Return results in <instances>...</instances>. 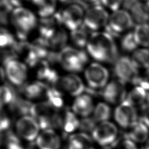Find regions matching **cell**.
Instances as JSON below:
<instances>
[{
	"label": "cell",
	"mask_w": 149,
	"mask_h": 149,
	"mask_svg": "<svg viewBox=\"0 0 149 149\" xmlns=\"http://www.w3.org/2000/svg\"><path fill=\"white\" fill-rule=\"evenodd\" d=\"M113 116L117 125L125 129H130L140 120L138 108L125 100L116 107Z\"/></svg>",
	"instance_id": "6"
},
{
	"label": "cell",
	"mask_w": 149,
	"mask_h": 149,
	"mask_svg": "<svg viewBox=\"0 0 149 149\" xmlns=\"http://www.w3.org/2000/svg\"><path fill=\"white\" fill-rule=\"evenodd\" d=\"M41 18L48 17L55 14L56 0H31Z\"/></svg>",
	"instance_id": "23"
},
{
	"label": "cell",
	"mask_w": 149,
	"mask_h": 149,
	"mask_svg": "<svg viewBox=\"0 0 149 149\" xmlns=\"http://www.w3.org/2000/svg\"><path fill=\"white\" fill-rule=\"evenodd\" d=\"M127 138L139 145H144L149 139V128L140 120L129 129Z\"/></svg>",
	"instance_id": "18"
},
{
	"label": "cell",
	"mask_w": 149,
	"mask_h": 149,
	"mask_svg": "<svg viewBox=\"0 0 149 149\" xmlns=\"http://www.w3.org/2000/svg\"><path fill=\"white\" fill-rule=\"evenodd\" d=\"M131 58L138 69L149 68V48L139 47L132 53Z\"/></svg>",
	"instance_id": "26"
},
{
	"label": "cell",
	"mask_w": 149,
	"mask_h": 149,
	"mask_svg": "<svg viewBox=\"0 0 149 149\" xmlns=\"http://www.w3.org/2000/svg\"><path fill=\"white\" fill-rule=\"evenodd\" d=\"M52 87L62 93L65 92L76 97L82 94L86 90L83 81L75 74L59 77Z\"/></svg>",
	"instance_id": "11"
},
{
	"label": "cell",
	"mask_w": 149,
	"mask_h": 149,
	"mask_svg": "<svg viewBox=\"0 0 149 149\" xmlns=\"http://www.w3.org/2000/svg\"><path fill=\"white\" fill-rule=\"evenodd\" d=\"M104 149H110V148H107V147H105V148H104Z\"/></svg>",
	"instance_id": "48"
},
{
	"label": "cell",
	"mask_w": 149,
	"mask_h": 149,
	"mask_svg": "<svg viewBox=\"0 0 149 149\" xmlns=\"http://www.w3.org/2000/svg\"><path fill=\"white\" fill-rule=\"evenodd\" d=\"M88 61L87 54L83 51L72 47H65L58 53L57 61L67 71H81Z\"/></svg>",
	"instance_id": "3"
},
{
	"label": "cell",
	"mask_w": 149,
	"mask_h": 149,
	"mask_svg": "<svg viewBox=\"0 0 149 149\" xmlns=\"http://www.w3.org/2000/svg\"><path fill=\"white\" fill-rule=\"evenodd\" d=\"M33 104L30 101L17 97L15 101L9 107L10 109L21 116L30 115Z\"/></svg>",
	"instance_id": "29"
},
{
	"label": "cell",
	"mask_w": 149,
	"mask_h": 149,
	"mask_svg": "<svg viewBox=\"0 0 149 149\" xmlns=\"http://www.w3.org/2000/svg\"><path fill=\"white\" fill-rule=\"evenodd\" d=\"M147 104H148V107H149V92H148V98H147Z\"/></svg>",
	"instance_id": "46"
},
{
	"label": "cell",
	"mask_w": 149,
	"mask_h": 149,
	"mask_svg": "<svg viewBox=\"0 0 149 149\" xmlns=\"http://www.w3.org/2000/svg\"><path fill=\"white\" fill-rule=\"evenodd\" d=\"M80 120L72 111H66L62 115V128L66 134H70L79 129Z\"/></svg>",
	"instance_id": "24"
},
{
	"label": "cell",
	"mask_w": 149,
	"mask_h": 149,
	"mask_svg": "<svg viewBox=\"0 0 149 149\" xmlns=\"http://www.w3.org/2000/svg\"><path fill=\"white\" fill-rule=\"evenodd\" d=\"M140 120L149 128V107L144 109L141 114Z\"/></svg>",
	"instance_id": "41"
},
{
	"label": "cell",
	"mask_w": 149,
	"mask_h": 149,
	"mask_svg": "<svg viewBox=\"0 0 149 149\" xmlns=\"http://www.w3.org/2000/svg\"><path fill=\"white\" fill-rule=\"evenodd\" d=\"M148 91L139 85L135 86L127 94L126 100L136 108L143 107L147 104Z\"/></svg>",
	"instance_id": "21"
},
{
	"label": "cell",
	"mask_w": 149,
	"mask_h": 149,
	"mask_svg": "<svg viewBox=\"0 0 149 149\" xmlns=\"http://www.w3.org/2000/svg\"><path fill=\"white\" fill-rule=\"evenodd\" d=\"M93 114V117L98 123L108 121L111 116V109L108 104L99 102L95 106Z\"/></svg>",
	"instance_id": "28"
},
{
	"label": "cell",
	"mask_w": 149,
	"mask_h": 149,
	"mask_svg": "<svg viewBox=\"0 0 149 149\" xmlns=\"http://www.w3.org/2000/svg\"><path fill=\"white\" fill-rule=\"evenodd\" d=\"M139 47L149 48V24H137L133 31Z\"/></svg>",
	"instance_id": "25"
},
{
	"label": "cell",
	"mask_w": 149,
	"mask_h": 149,
	"mask_svg": "<svg viewBox=\"0 0 149 149\" xmlns=\"http://www.w3.org/2000/svg\"><path fill=\"white\" fill-rule=\"evenodd\" d=\"M109 16L107 11L101 5L88 8L84 15V26L86 29L96 31L106 27Z\"/></svg>",
	"instance_id": "9"
},
{
	"label": "cell",
	"mask_w": 149,
	"mask_h": 149,
	"mask_svg": "<svg viewBox=\"0 0 149 149\" xmlns=\"http://www.w3.org/2000/svg\"><path fill=\"white\" fill-rule=\"evenodd\" d=\"M67 39L68 36L65 30L59 26L52 33L45 41L51 49L61 51L66 47Z\"/></svg>",
	"instance_id": "20"
},
{
	"label": "cell",
	"mask_w": 149,
	"mask_h": 149,
	"mask_svg": "<svg viewBox=\"0 0 149 149\" xmlns=\"http://www.w3.org/2000/svg\"><path fill=\"white\" fill-rule=\"evenodd\" d=\"M62 93L54 88L49 87L46 97V101L53 108L58 110L63 105V100L62 97Z\"/></svg>",
	"instance_id": "31"
},
{
	"label": "cell",
	"mask_w": 149,
	"mask_h": 149,
	"mask_svg": "<svg viewBox=\"0 0 149 149\" xmlns=\"http://www.w3.org/2000/svg\"><path fill=\"white\" fill-rule=\"evenodd\" d=\"M3 65L5 75L12 84L16 86L24 85L27 77V68L23 62L15 58Z\"/></svg>",
	"instance_id": "13"
},
{
	"label": "cell",
	"mask_w": 149,
	"mask_h": 149,
	"mask_svg": "<svg viewBox=\"0 0 149 149\" xmlns=\"http://www.w3.org/2000/svg\"><path fill=\"white\" fill-rule=\"evenodd\" d=\"M10 20L16 30L18 38L24 41L27 34L36 26L37 20L34 14L23 7L14 9L10 15Z\"/></svg>",
	"instance_id": "2"
},
{
	"label": "cell",
	"mask_w": 149,
	"mask_h": 149,
	"mask_svg": "<svg viewBox=\"0 0 149 149\" xmlns=\"http://www.w3.org/2000/svg\"><path fill=\"white\" fill-rule=\"evenodd\" d=\"M127 94L125 83L118 79L108 83L102 91V97L107 102L117 105L126 100Z\"/></svg>",
	"instance_id": "14"
},
{
	"label": "cell",
	"mask_w": 149,
	"mask_h": 149,
	"mask_svg": "<svg viewBox=\"0 0 149 149\" xmlns=\"http://www.w3.org/2000/svg\"><path fill=\"white\" fill-rule=\"evenodd\" d=\"M77 3L81 5L84 8H87L88 6L90 8L94 5H101L100 0H79Z\"/></svg>",
	"instance_id": "40"
},
{
	"label": "cell",
	"mask_w": 149,
	"mask_h": 149,
	"mask_svg": "<svg viewBox=\"0 0 149 149\" xmlns=\"http://www.w3.org/2000/svg\"><path fill=\"white\" fill-rule=\"evenodd\" d=\"M17 44L14 36L6 29L1 28L0 31V46L3 49H13Z\"/></svg>",
	"instance_id": "33"
},
{
	"label": "cell",
	"mask_w": 149,
	"mask_h": 149,
	"mask_svg": "<svg viewBox=\"0 0 149 149\" xmlns=\"http://www.w3.org/2000/svg\"><path fill=\"white\" fill-rule=\"evenodd\" d=\"M11 121L9 115L1 109V123H0V127H1V133H4L9 130L10 127Z\"/></svg>",
	"instance_id": "37"
},
{
	"label": "cell",
	"mask_w": 149,
	"mask_h": 149,
	"mask_svg": "<svg viewBox=\"0 0 149 149\" xmlns=\"http://www.w3.org/2000/svg\"><path fill=\"white\" fill-rule=\"evenodd\" d=\"M15 127L17 136L30 142L36 140L41 130L37 121L31 115L20 117L16 121Z\"/></svg>",
	"instance_id": "10"
},
{
	"label": "cell",
	"mask_w": 149,
	"mask_h": 149,
	"mask_svg": "<svg viewBox=\"0 0 149 149\" xmlns=\"http://www.w3.org/2000/svg\"><path fill=\"white\" fill-rule=\"evenodd\" d=\"M83 9L81 5L74 3L58 12L61 24L71 31L81 27L83 24L85 15Z\"/></svg>",
	"instance_id": "5"
},
{
	"label": "cell",
	"mask_w": 149,
	"mask_h": 149,
	"mask_svg": "<svg viewBox=\"0 0 149 149\" xmlns=\"http://www.w3.org/2000/svg\"><path fill=\"white\" fill-rule=\"evenodd\" d=\"M49 87L41 81H33L23 86V94L28 100H46L47 94Z\"/></svg>",
	"instance_id": "17"
},
{
	"label": "cell",
	"mask_w": 149,
	"mask_h": 149,
	"mask_svg": "<svg viewBox=\"0 0 149 149\" xmlns=\"http://www.w3.org/2000/svg\"><path fill=\"white\" fill-rule=\"evenodd\" d=\"M86 48L89 55L99 62L114 63L119 58L114 37L106 31L92 33Z\"/></svg>",
	"instance_id": "1"
},
{
	"label": "cell",
	"mask_w": 149,
	"mask_h": 149,
	"mask_svg": "<svg viewBox=\"0 0 149 149\" xmlns=\"http://www.w3.org/2000/svg\"><path fill=\"white\" fill-rule=\"evenodd\" d=\"M86 28L81 27L71 31L70 38L73 43L78 48H83L87 46L89 37Z\"/></svg>",
	"instance_id": "30"
},
{
	"label": "cell",
	"mask_w": 149,
	"mask_h": 149,
	"mask_svg": "<svg viewBox=\"0 0 149 149\" xmlns=\"http://www.w3.org/2000/svg\"><path fill=\"white\" fill-rule=\"evenodd\" d=\"M93 139L84 133H79L69 137L68 149H94Z\"/></svg>",
	"instance_id": "19"
},
{
	"label": "cell",
	"mask_w": 149,
	"mask_h": 149,
	"mask_svg": "<svg viewBox=\"0 0 149 149\" xmlns=\"http://www.w3.org/2000/svg\"><path fill=\"white\" fill-rule=\"evenodd\" d=\"M84 76L91 89H100L104 88L108 84L109 72L104 66L94 62L86 69Z\"/></svg>",
	"instance_id": "12"
},
{
	"label": "cell",
	"mask_w": 149,
	"mask_h": 149,
	"mask_svg": "<svg viewBox=\"0 0 149 149\" xmlns=\"http://www.w3.org/2000/svg\"><path fill=\"white\" fill-rule=\"evenodd\" d=\"M118 134L117 126L108 120L98 123L91 134L93 140L97 144L107 147L116 142Z\"/></svg>",
	"instance_id": "7"
},
{
	"label": "cell",
	"mask_w": 149,
	"mask_h": 149,
	"mask_svg": "<svg viewBox=\"0 0 149 149\" xmlns=\"http://www.w3.org/2000/svg\"><path fill=\"white\" fill-rule=\"evenodd\" d=\"M123 1L124 0H100L101 5L112 10L113 12L120 9V7L123 3Z\"/></svg>",
	"instance_id": "38"
},
{
	"label": "cell",
	"mask_w": 149,
	"mask_h": 149,
	"mask_svg": "<svg viewBox=\"0 0 149 149\" xmlns=\"http://www.w3.org/2000/svg\"><path fill=\"white\" fill-rule=\"evenodd\" d=\"M36 144L38 149H60L61 140L54 129H46L40 132Z\"/></svg>",
	"instance_id": "15"
},
{
	"label": "cell",
	"mask_w": 149,
	"mask_h": 149,
	"mask_svg": "<svg viewBox=\"0 0 149 149\" xmlns=\"http://www.w3.org/2000/svg\"><path fill=\"white\" fill-rule=\"evenodd\" d=\"M10 3L13 6L16 8L22 7V6L30 0H9Z\"/></svg>",
	"instance_id": "42"
},
{
	"label": "cell",
	"mask_w": 149,
	"mask_h": 149,
	"mask_svg": "<svg viewBox=\"0 0 149 149\" xmlns=\"http://www.w3.org/2000/svg\"><path fill=\"white\" fill-rule=\"evenodd\" d=\"M2 137H3L2 141L4 142L6 149H24L20 139V138L17 134H15L11 130L4 133Z\"/></svg>",
	"instance_id": "32"
},
{
	"label": "cell",
	"mask_w": 149,
	"mask_h": 149,
	"mask_svg": "<svg viewBox=\"0 0 149 149\" xmlns=\"http://www.w3.org/2000/svg\"><path fill=\"white\" fill-rule=\"evenodd\" d=\"M97 123V122L95 121L93 117L88 116L83 118V119L80 120L79 129H80L82 133H84L88 134V133L89 132L91 134L93 130L98 124Z\"/></svg>",
	"instance_id": "35"
},
{
	"label": "cell",
	"mask_w": 149,
	"mask_h": 149,
	"mask_svg": "<svg viewBox=\"0 0 149 149\" xmlns=\"http://www.w3.org/2000/svg\"><path fill=\"white\" fill-rule=\"evenodd\" d=\"M135 85H139L149 92V68L144 69L141 76L137 79Z\"/></svg>",
	"instance_id": "36"
},
{
	"label": "cell",
	"mask_w": 149,
	"mask_h": 149,
	"mask_svg": "<svg viewBox=\"0 0 149 149\" xmlns=\"http://www.w3.org/2000/svg\"><path fill=\"white\" fill-rule=\"evenodd\" d=\"M134 24V22L129 11L120 9L113 12L109 16L105 30L113 37H116L127 31Z\"/></svg>",
	"instance_id": "4"
},
{
	"label": "cell",
	"mask_w": 149,
	"mask_h": 149,
	"mask_svg": "<svg viewBox=\"0 0 149 149\" xmlns=\"http://www.w3.org/2000/svg\"><path fill=\"white\" fill-rule=\"evenodd\" d=\"M144 149H149V139L144 144Z\"/></svg>",
	"instance_id": "43"
},
{
	"label": "cell",
	"mask_w": 149,
	"mask_h": 149,
	"mask_svg": "<svg viewBox=\"0 0 149 149\" xmlns=\"http://www.w3.org/2000/svg\"><path fill=\"white\" fill-rule=\"evenodd\" d=\"M129 12L137 24L148 23L149 20V10L144 2L137 1L132 3L129 6Z\"/></svg>",
	"instance_id": "22"
},
{
	"label": "cell",
	"mask_w": 149,
	"mask_h": 149,
	"mask_svg": "<svg viewBox=\"0 0 149 149\" xmlns=\"http://www.w3.org/2000/svg\"><path fill=\"white\" fill-rule=\"evenodd\" d=\"M138 69L132 58L127 56L119 57L114 63V74L118 80L125 84L136 82L139 77Z\"/></svg>",
	"instance_id": "8"
},
{
	"label": "cell",
	"mask_w": 149,
	"mask_h": 149,
	"mask_svg": "<svg viewBox=\"0 0 149 149\" xmlns=\"http://www.w3.org/2000/svg\"><path fill=\"white\" fill-rule=\"evenodd\" d=\"M17 98L13 87L9 83H4L1 87V106L10 107Z\"/></svg>",
	"instance_id": "27"
},
{
	"label": "cell",
	"mask_w": 149,
	"mask_h": 149,
	"mask_svg": "<svg viewBox=\"0 0 149 149\" xmlns=\"http://www.w3.org/2000/svg\"><path fill=\"white\" fill-rule=\"evenodd\" d=\"M144 3H145V5H146V7H147V9L149 10V0H148V1H146V2H144Z\"/></svg>",
	"instance_id": "45"
},
{
	"label": "cell",
	"mask_w": 149,
	"mask_h": 149,
	"mask_svg": "<svg viewBox=\"0 0 149 149\" xmlns=\"http://www.w3.org/2000/svg\"><path fill=\"white\" fill-rule=\"evenodd\" d=\"M64 2H75V3H77L79 0H60Z\"/></svg>",
	"instance_id": "44"
},
{
	"label": "cell",
	"mask_w": 149,
	"mask_h": 149,
	"mask_svg": "<svg viewBox=\"0 0 149 149\" xmlns=\"http://www.w3.org/2000/svg\"><path fill=\"white\" fill-rule=\"evenodd\" d=\"M122 149H140L139 144L133 142L128 138L123 140L122 144Z\"/></svg>",
	"instance_id": "39"
},
{
	"label": "cell",
	"mask_w": 149,
	"mask_h": 149,
	"mask_svg": "<svg viewBox=\"0 0 149 149\" xmlns=\"http://www.w3.org/2000/svg\"><path fill=\"white\" fill-rule=\"evenodd\" d=\"M139 1H140V2H146V1H148V0H138Z\"/></svg>",
	"instance_id": "47"
},
{
	"label": "cell",
	"mask_w": 149,
	"mask_h": 149,
	"mask_svg": "<svg viewBox=\"0 0 149 149\" xmlns=\"http://www.w3.org/2000/svg\"><path fill=\"white\" fill-rule=\"evenodd\" d=\"M122 49L127 52H133L139 46L135 39L133 31H129L124 34L120 41Z\"/></svg>",
	"instance_id": "34"
},
{
	"label": "cell",
	"mask_w": 149,
	"mask_h": 149,
	"mask_svg": "<svg viewBox=\"0 0 149 149\" xmlns=\"http://www.w3.org/2000/svg\"><path fill=\"white\" fill-rule=\"evenodd\" d=\"M94 105L91 96L87 94H82L76 97L72 109L77 116L82 118L90 116L93 113Z\"/></svg>",
	"instance_id": "16"
}]
</instances>
